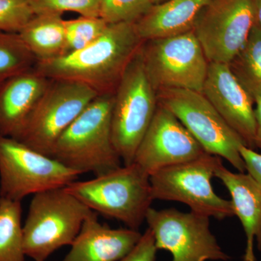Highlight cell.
<instances>
[{
  "instance_id": "2",
  "label": "cell",
  "mask_w": 261,
  "mask_h": 261,
  "mask_svg": "<svg viewBox=\"0 0 261 261\" xmlns=\"http://www.w3.org/2000/svg\"><path fill=\"white\" fill-rule=\"evenodd\" d=\"M113 94L98 95L56 141L50 157L80 173L99 176L121 166L112 138Z\"/></svg>"
},
{
  "instance_id": "31",
  "label": "cell",
  "mask_w": 261,
  "mask_h": 261,
  "mask_svg": "<svg viewBox=\"0 0 261 261\" xmlns=\"http://www.w3.org/2000/svg\"><path fill=\"white\" fill-rule=\"evenodd\" d=\"M154 5L160 4V3H163V2L166 1V0H151Z\"/></svg>"
},
{
  "instance_id": "11",
  "label": "cell",
  "mask_w": 261,
  "mask_h": 261,
  "mask_svg": "<svg viewBox=\"0 0 261 261\" xmlns=\"http://www.w3.org/2000/svg\"><path fill=\"white\" fill-rule=\"evenodd\" d=\"M145 221L158 250L171 252V261L223 260L230 259L211 232L210 218L176 208L150 207Z\"/></svg>"
},
{
  "instance_id": "7",
  "label": "cell",
  "mask_w": 261,
  "mask_h": 261,
  "mask_svg": "<svg viewBox=\"0 0 261 261\" xmlns=\"http://www.w3.org/2000/svg\"><path fill=\"white\" fill-rule=\"evenodd\" d=\"M221 162V158L206 153L152 173L149 182L152 198L181 202L192 212L218 220L234 216L231 200L218 195L211 184Z\"/></svg>"
},
{
  "instance_id": "17",
  "label": "cell",
  "mask_w": 261,
  "mask_h": 261,
  "mask_svg": "<svg viewBox=\"0 0 261 261\" xmlns=\"http://www.w3.org/2000/svg\"><path fill=\"white\" fill-rule=\"evenodd\" d=\"M215 177L219 178L229 192L234 216L241 221L246 235L244 261H256L255 240L261 252L260 187L248 173L231 172L222 161L215 170Z\"/></svg>"
},
{
  "instance_id": "30",
  "label": "cell",
  "mask_w": 261,
  "mask_h": 261,
  "mask_svg": "<svg viewBox=\"0 0 261 261\" xmlns=\"http://www.w3.org/2000/svg\"><path fill=\"white\" fill-rule=\"evenodd\" d=\"M255 4V22L261 29V0H254Z\"/></svg>"
},
{
  "instance_id": "3",
  "label": "cell",
  "mask_w": 261,
  "mask_h": 261,
  "mask_svg": "<svg viewBox=\"0 0 261 261\" xmlns=\"http://www.w3.org/2000/svg\"><path fill=\"white\" fill-rule=\"evenodd\" d=\"M64 188L94 212L138 231L154 200L149 175L135 163Z\"/></svg>"
},
{
  "instance_id": "21",
  "label": "cell",
  "mask_w": 261,
  "mask_h": 261,
  "mask_svg": "<svg viewBox=\"0 0 261 261\" xmlns=\"http://www.w3.org/2000/svg\"><path fill=\"white\" fill-rule=\"evenodd\" d=\"M21 202L0 197V261H25Z\"/></svg>"
},
{
  "instance_id": "26",
  "label": "cell",
  "mask_w": 261,
  "mask_h": 261,
  "mask_svg": "<svg viewBox=\"0 0 261 261\" xmlns=\"http://www.w3.org/2000/svg\"><path fill=\"white\" fill-rule=\"evenodd\" d=\"M34 16L31 0H0V32L18 34Z\"/></svg>"
},
{
  "instance_id": "9",
  "label": "cell",
  "mask_w": 261,
  "mask_h": 261,
  "mask_svg": "<svg viewBox=\"0 0 261 261\" xmlns=\"http://www.w3.org/2000/svg\"><path fill=\"white\" fill-rule=\"evenodd\" d=\"M140 54L146 74L156 92L166 89L202 92L209 63L193 30L144 41Z\"/></svg>"
},
{
  "instance_id": "12",
  "label": "cell",
  "mask_w": 261,
  "mask_h": 261,
  "mask_svg": "<svg viewBox=\"0 0 261 261\" xmlns=\"http://www.w3.org/2000/svg\"><path fill=\"white\" fill-rule=\"evenodd\" d=\"M254 23V0H209L193 32L208 63L228 64L245 45Z\"/></svg>"
},
{
  "instance_id": "5",
  "label": "cell",
  "mask_w": 261,
  "mask_h": 261,
  "mask_svg": "<svg viewBox=\"0 0 261 261\" xmlns=\"http://www.w3.org/2000/svg\"><path fill=\"white\" fill-rule=\"evenodd\" d=\"M158 107L140 51L130 62L113 94V145L123 165L132 164Z\"/></svg>"
},
{
  "instance_id": "15",
  "label": "cell",
  "mask_w": 261,
  "mask_h": 261,
  "mask_svg": "<svg viewBox=\"0 0 261 261\" xmlns=\"http://www.w3.org/2000/svg\"><path fill=\"white\" fill-rule=\"evenodd\" d=\"M142 234L138 230L100 224L94 212L85 220L62 261H118L135 247Z\"/></svg>"
},
{
  "instance_id": "1",
  "label": "cell",
  "mask_w": 261,
  "mask_h": 261,
  "mask_svg": "<svg viewBox=\"0 0 261 261\" xmlns=\"http://www.w3.org/2000/svg\"><path fill=\"white\" fill-rule=\"evenodd\" d=\"M143 42L135 23L108 24L92 44L54 59L37 61L34 69L48 80L85 84L98 95L114 94Z\"/></svg>"
},
{
  "instance_id": "20",
  "label": "cell",
  "mask_w": 261,
  "mask_h": 261,
  "mask_svg": "<svg viewBox=\"0 0 261 261\" xmlns=\"http://www.w3.org/2000/svg\"><path fill=\"white\" fill-rule=\"evenodd\" d=\"M228 65L253 100L261 95V29L255 22L245 45Z\"/></svg>"
},
{
  "instance_id": "4",
  "label": "cell",
  "mask_w": 261,
  "mask_h": 261,
  "mask_svg": "<svg viewBox=\"0 0 261 261\" xmlns=\"http://www.w3.org/2000/svg\"><path fill=\"white\" fill-rule=\"evenodd\" d=\"M94 213L65 188L36 194L23 226L25 256L45 261L58 249L71 245Z\"/></svg>"
},
{
  "instance_id": "13",
  "label": "cell",
  "mask_w": 261,
  "mask_h": 261,
  "mask_svg": "<svg viewBox=\"0 0 261 261\" xmlns=\"http://www.w3.org/2000/svg\"><path fill=\"white\" fill-rule=\"evenodd\" d=\"M206 153L179 120L158 102L133 163L150 176L162 168L193 161Z\"/></svg>"
},
{
  "instance_id": "16",
  "label": "cell",
  "mask_w": 261,
  "mask_h": 261,
  "mask_svg": "<svg viewBox=\"0 0 261 261\" xmlns=\"http://www.w3.org/2000/svg\"><path fill=\"white\" fill-rule=\"evenodd\" d=\"M34 68L0 85V135L14 137L50 83Z\"/></svg>"
},
{
  "instance_id": "23",
  "label": "cell",
  "mask_w": 261,
  "mask_h": 261,
  "mask_svg": "<svg viewBox=\"0 0 261 261\" xmlns=\"http://www.w3.org/2000/svg\"><path fill=\"white\" fill-rule=\"evenodd\" d=\"M108 24L102 18L81 16L65 20V55L80 50L102 35Z\"/></svg>"
},
{
  "instance_id": "6",
  "label": "cell",
  "mask_w": 261,
  "mask_h": 261,
  "mask_svg": "<svg viewBox=\"0 0 261 261\" xmlns=\"http://www.w3.org/2000/svg\"><path fill=\"white\" fill-rule=\"evenodd\" d=\"M158 102L174 115L205 152L224 159L239 172L246 171L240 152L245 145L202 92L182 89L158 91Z\"/></svg>"
},
{
  "instance_id": "25",
  "label": "cell",
  "mask_w": 261,
  "mask_h": 261,
  "mask_svg": "<svg viewBox=\"0 0 261 261\" xmlns=\"http://www.w3.org/2000/svg\"><path fill=\"white\" fill-rule=\"evenodd\" d=\"M34 14L73 12L81 16L99 18V0H31Z\"/></svg>"
},
{
  "instance_id": "19",
  "label": "cell",
  "mask_w": 261,
  "mask_h": 261,
  "mask_svg": "<svg viewBox=\"0 0 261 261\" xmlns=\"http://www.w3.org/2000/svg\"><path fill=\"white\" fill-rule=\"evenodd\" d=\"M61 15H35L18 33L37 61H48L64 55L65 20Z\"/></svg>"
},
{
  "instance_id": "8",
  "label": "cell",
  "mask_w": 261,
  "mask_h": 261,
  "mask_svg": "<svg viewBox=\"0 0 261 261\" xmlns=\"http://www.w3.org/2000/svg\"><path fill=\"white\" fill-rule=\"evenodd\" d=\"M80 175L50 156L0 135V197L21 202L28 195L64 188Z\"/></svg>"
},
{
  "instance_id": "24",
  "label": "cell",
  "mask_w": 261,
  "mask_h": 261,
  "mask_svg": "<svg viewBox=\"0 0 261 261\" xmlns=\"http://www.w3.org/2000/svg\"><path fill=\"white\" fill-rule=\"evenodd\" d=\"M153 5L151 0H99V18L108 24L136 23Z\"/></svg>"
},
{
  "instance_id": "18",
  "label": "cell",
  "mask_w": 261,
  "mask_h": 261,
  "mask_svg": "<svg viewBox=\"0 0 261 261\" xmlns=\"http://www.w3.org/2000/svg\"><path fill=\"white\" fill-rule=\"evenodd\" d=\"M209 0H166L153 5L137 23L143 41L181 35L193 30L196 19Z\"/></svg>"
},
{
  "instance_id": "27",
  "label": "cell",
  "mask_w": 261,
  "mask_h": 261,
  "mask_svg": "<svg viewBox=\"0 0 261 261\" xmlns=\"http://www.w3.org/2000/svg\"><path fill=\"white\" fill-rule=\"evenodd\" d=\"M158 250L153 234L147 228L135 247L118 261H154Z\"/></svg>"
},
{
  "instance_id": "29",
  "label": "cell",
  "mask_w": 261,
  "mask_h": 261,
  "mask_svg": "<svg viewBox=\"0 0 261 261\" xmlns=\"http://www.w3.org/2000/svg\"><path fill=\"white\" fill-rule=\"evenodd\" d=\"M255 104V123H256V132H255V147L261 152V95L254 99Z\"/></svg>"
},
{
  "instance_id": "22",
  "label": "cell",
  "mask_w": 261,
  "mask_h": 261,
  "mask_svg": "<svg viewBox=\"0 0 261 261\" xmlns=\"http://www.w3.org/2000/svg\"><path fill=\"white\" fill-rule=\"evenodd\" d=\"M37 62L18 34L0 32V85L34 68Z\"/></svg>"
},
{
  "instance_id": "10",
  "label": "cell",
  "mask_w": 261,
  "mask_h": 261,
  "mask_svg": "<svg viewBox=\"0 0 261 261\" xmlns=\"http://www.w3.org/2000/svg\"><path fill=\"white\" fill-rule=\"evenodd\" d=\"M85 84L51 80L23 126L13 138L50 156L56 141L97 97Z\"/></svg>"
},
{
  "instance_id": "14",
  "label": "cell",
  "mask_w": 261,
  "mask_h": 261,
  "mask_svg": "<svg viewBox=\"0 0 261 261\" xmlns=\"http://www.w3.org/2000/svg\"><path fill=\"white\" fill-rule=\"evenodd\" d=\"M202 93L240 136L246 147L255 149L254 100L230 70L228 64L209 63Z\"/></svg>"
},
{
  "instance_id": "28",
  "label": "cell",
  "mask_w": 261,
  "mask_h": 261,
  "mask_svg": "<svg viewBox=\"0 0 261 261\" xmlns=\"http://www.w3.org/2000/svg\"><path fill=\"white\" fill-rule=\"evenodd\" d=\"M240 152L245 164L246 171L261 189V152H257L245 145H241Z\"/></svg>"
}]
</instances>
